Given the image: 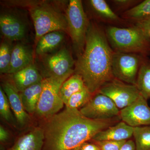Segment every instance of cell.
<instances>
[{"instance_id": "25", "label": "cell", "mask_w": 150, "mask_h": 150, "mask_svg": "<svg viewBox=\"0 0 150 150\" xmlns=\"http://www.w3.org/2000/svg\"><path fill=\"white\" fill-rule=\"evenodd\" d=\"M13 48L9 40H6L0 46V72L9 74Z\"/></svg>"}, {"instance_id": "22", "label": "cell", "mask_w": 150, "mask_h": 150, "mask_svg": "<svg viewBox=\"0 0 150 150\" xmlns=\"http://www.w3.org/2000/svg\"><path fill=\"white\" fill-rule=\"evenodd\" d=\"M136 150H150V126L134 127Z\"/></svg>"}, {"instance_id": "26", "label": "cell", "mask_w": 150, "mask_h": 150, "mask_svg": "<svg viewBox=\"0 0 150 150\" xmlns=\"http://www.w3.org/2000/svg\"><path fill=\"white\" fill-rule=\"evenodd\" d=\"M89 2L93 8L101 16L111 20L118 19V16L104 0H91Z\"/></svg>"}, {"instance_id": "28", "label": "cell", "mask_w": 150, "mask_h": 150, "mask_svg": "<svg viewBox=\"0 0 150 150\" xmlns=\"http://www.w3.org/2000/svg\"><path fill=\"white\" fill-rule=\"evenodd\" d=\"M127 141L94 142L100 150H120Z\"/></svg>"}, {"instance_id": "29", "label": "cell", "mask_w": 150, "mask_h": 150, "mask_svg": "<svg viewBox=\"0 0 150 150\" xmlns=\"http://www.w3.org/2000/svg\"><path fill=\"white\" fill-rule=\"evenodd\" d=\"M135 26L146 38L150 40V18L137 21Z\"/></svg>"}, {"instance_id": "19", "label": "cell", "mask_w": 150, "mask_h": 150, "mask_svg": "<svg viewBox=\"0 0 150 150\" xmlns=\"http://www.w3.org/2000/svg\"><path fill=\"white\" fill-rule=\"evenodd\" d=\"M42 82L19 92L24 109L26 112L30 114H32L36 111L42 91Z\"/></svg>"}, {"instance_id": "10", "label": "cell", "mask_w": 150, "mask_h": 150, "mask_svg": "<svg viewBox=\"0 0 150 150\" xmlns=\"http://www.w3.org/2000/svg\"><path fill=\"white\" fill-rule=\"evenodd\" d=\"M46 56H44L43 64L47 74L46 77H69L74 73L75 62L67 48Z\"/></svg>"}, {"instance_id": "16", "label": "cell", "mask_w": 150, "mask_h": 150, "mask_svg": "<svg viewBox=\"0 0 150 150\" xmlns=\"http://www.w3.org/2000/svg\"><path fill=\"white\" fill-rule=\"evenodd\" d=\"M33 59L31 48L22 43H18L13 48L9 74H13L33 64Z\"/></svg>"}, {"instance_id": "12", "label": "cell", "mask_w": 150, "mask_h": 150, "mask_svg": "<svg viewBox=\"0 0 150 150\" xmlns=\"http://www.w3.org/2000/svg\"><path fill=\"white\" fill-rule=\"evenodd\" d=\"M1 87L7 97L17 122L20 126H25L30 120V117L24 109L19 91L13 79L3 81Z\"/></svg>"}, {"instance_id": "6", "label": "cell", "mask_w": 150, "mask_h": 150, "mask_svg": "<svg viewBox=\"0 0 150 150\" xmlns=\"http://www.w3.org/2000/svg\"><path fill=\"white\" fill-rule=\"evenodd\" d=\"M69 77H48L43 79L42 91L35 111L38 116L47 119L63 108L64 103L60 97L59 92L64 82Z\"/></svg>"}, {"instance_id": "34", "label": "cell", "mask_w": 150, "mask_h": 150, "mask_svg": "<svg viewBox=\"0 0 150 150\" xmlns=\"http://www.w3.org/2000/svg\"><path fill=\"white\" fill-rule=\"evenodd\" d=\"M81 147H80L77 148V149H74L73 150H80Z\"/></svg>"}, {"instance_id": "21", "label": "cell", "mask_w": 150, "mask_h": 150, "mask_svg": "<svg viewBox=\"0 0 150 150\" xmlns=\"http://www.w3.org/2000/svg\"><path fill=\"white\" fill-rule=\"evenodd\" d=\"M136 86L141 95L150 98V60L144 58L137 76Z\"/></svg>"}, {"instance_id": "5", "label": "cell", "mask_w": 150, "mask_h": 150, "mask_svg": "<svg viewBox=\"0 0 150 150\" xmlns=\"http://www.w3.org/2000/svg\"><path fill=\"white\" fill-rule=\"evenodd\" d=\"M68 33L78 56L83 54L89 23L84 11L81 1L70 0L66 11Z\"/></svg>"}, {"instance_id": "3", "label": "cell", "mask_w": 150, "mask_h": 150, "mask_svg": "<svg viewBox=\"0 0 150 150\" xmlns=\"http://www.w3.org/2000/svg\"><path fill=\"white\" fill-rule=\"evenodd\" d=\"M31 4L29 12L35 28L36 44L40 38L49 33L56 31L68 33L66 15L59 9L45 1L33 2Z\"/></svg>"}, {"instance_id": "14", "label": "cell", "mask_w": 150, "mask_h": 150, "mask_svg": "<svg viewBox=\"0 0 150 150\" xmlns=\"http://www.w3.org/2000/svg\"><path fill=\"white\" fill-rule=\"evenodd\" d=\"M134 127L123 121L100 131L92 138L93 142L127 141L133 136Z\"/></svg>"}, {"instance_id": "20", "label": "cell", "mask_w": 150, "mask_h": 150, "mask_svg": "<svg viewBox=\"0 0 150 150\" xmlns=\"http://www.w3.org/2000/svg\"><path fill=\"white\" fill-rule=\"evenodd\" d=\"M85 87L81 77L74 74L68 78L62 85L59 92L60 97L66 105L70 97L83 89Z\"/></svg>"}, {"instance_id": "18", "label": "cell", "mask_w": 150, "mask_h": 150, "mask_svg": "<svg viewBox=\"0 0 150 150\" xmlns=\"http://www.w3.org/2000/svg\"><path fill=\"white\" fill-rule=\"evenodd\" d=\"M65 39L64 32L56 31L42 36L36 43L35 52L38 55L45 56L62 45Z\"/></svg>"}, {"instance_id": "23", "label": "cell", "mask_w": 150, "mask_h": 150, "mask_svg": "<svg viewBox=\"0 0 150 150\" xmlns=\"http://www.w3.org/2000/svg\"><path fill=\"white\" fill-rule=\"evenodd\" d=\"M86 87L70 97L66 107L71 108L79 109L85 105L91 99L93 96Z\"/></svg>"}, {"instance_id": "11", "label": "cell", "mask_w": 150, "mask_h": 150, "mask_svg": "<svg viewBox=\"0 0 150 150\" xmlns=\"http://www.w3.org/2000/svg\"><path fill=\"white\" fill-rule=\"evenodd\" d=\"M122 121L132 127L150 126V107L142 96L132 104L120 110Z\"/></svg>"}, {"instance_id": "32", "label": "cell", "mask_w": 150, "mask_h": 150, "mask_svg": "<svg viewBox=\"0 0 150 150\" xmlns=\"http://www.w3.org/2000/svg\"><path fill=\"white\" fill-rule=\"evenodd\" d=\"M8 132L2 126H0V141L1 142H5L8 139Z\"/></svg>"}, {"instance_id": "7", "label": "cell", "mask_w": 150, "mask_h": 150, "mask_svg": "<svg viewBox=\"0 0 150 150\" xmlns=\"http://www.w3.org/2000/svg\"><path fill=\"white\" fill-rule=\"evenodd\" d=\"M144 58L133 53L113 52L112 70L115 79L136 86L140 66Z\"/></svg>"}, {"instance_id": "27", "label": "cell", "mask_w": 150, "mask_h": 150, "mask_svg": "<svg viewBox=\"0 0 150 150\" xmlns=\"http://www.w3.org/2000/svg\"><path fill=\"white\" fill-rule=\"evenodd\" d=\"M11 107L7 97L1 87H0V114L1 117L8 123L13 124L15 123Z\"/></svg>"}, {"instance_id": "4", "label": "cell", "mask_w": 150, "mask_h": 150, "mask_svg": "<svg viewBox=\"0 0 150 150\" xmlns=\"http://www.w3.org/2000/svg\"><path fill=\"white\" fill-rule=\"evenodd\" d=\"M108 37L112 46L119 52L137 53L146 56L150 54V40L135 26L108 28Z\"/></svg>"}, {"instance_id": "35", "label": "cell", "mask_w": 150, "mask_h": 150, "mask_svg": "<svg viewBox=\"0 0 150 150\" xmlns=\"http://www.w3.org/2000/svg\"><path fill=\"white\" fill-rule=\"evenodd\" d=\"M99 150H100V149Z\"/></svg>"}, {"instance_id": "30", "label": "cell", "mask_w": 150, "mask_h": 150, "mask_svg": "<svg viewBox=\"0 0 150 150\" xmlns=\"http://www.w3.org/2000/svg\"><path fill=\"white\" fill-rule=\"evenodd\" d=\"M120 150H136L135 142L133 140H128L124 143Z\"/></svg>"}, {"instance_id": "17", "label": "cell", "mask_w": 150, "mask_h": 150, "mask_svg": "<svg viewBox=\"0 0 150 150\" xmlns=\"http://www.w3.org/2000/svg\"><path fill=\"white\" fill-rule=\"evenodd\" d=\"M13 81L18 91L21 92L43 80L35 65L32 64L13 74Z\"/></svg>"}, {"instance_id": "8", "label": "cell", "mask_w": 150, "mask_h": 150, "mask_svg": "<svg viewBox=\"0 0 150 150\" xmlns=\"http://www.w3.org/2000/svg\"><path fill=\"white\" fill-rule=\"evenodd\" d=\"M98 93L110 98L121 110L132 104L141 95L136 86L116 79L105 83Z\"/></svg>"}, {"instance_id": "31", "label": "cell", "mask_w": 150, "mask_h": 150, "mask_svg": "<svg viewBox=\"0 0 150 150\" xmlns=\"http://www.w3.org/2000/svg\"><path fill=\"white\" fill-rule=\"evenodd\" d=\"M100 149L96 144L85 143L81 146L80 150H99Z\"/></svg>"}, {"instance_id": "9", "label": "cell", "mask_w": 150, "mask_h": 150, "mask_svg": "<svg viewBox=\"0 0 150 150\" xmlns=\"http://www.w3.org/2000/svg\"><path fill=\"white\" fill-rule=\"evenodd\" d=\"M79 110L87 118L97 120L113 119L119 116L120 110L110 98L99 93Z\"/></svg>"}, {"instance_id": "1", "label": "cell", "mask_w": 150, "mask_h": 150, "mask_svg": "<svg viewBox=\"0 0 150 150\" xmlns=\"http://www.w3.org/2000/svg\"><path fill=\"white\" fill-rule=\"evenodd\" d=\"M43 128L44 144L48 150H73L92 140L98 132L119 122V116L107 120L87 118L79 110L66 107L47 118Z\"/></svg>"}, {"instance_id": "15", "label": "cell", "mask_w": 150, "mask_h": 150, "mask_svg": "<svg viewBox=\"0 0 150 150\" xmlns=\"http://www.w3.org/2000/svg\"><path fill=\"white\" fill-rule=\"evenodd\" d=\"M44 141L43 129L35 127L20 137L8 150H41Z\"/></svg>"}, {"instance_id": "24", "label": "cell", "mask_w": 150, "mask_h": 150, "mask_svg": "<svg viewBox=\"0 0 150 150\" xmlns=\"http://www.w3.org/2000/svg\"><path fill=\"white\" fill-rule=\"evenodd\" d=\"M125 16L137 21L150 18V0H146L127 11Z\"/></svg>"}, {"instance_id": "2", "label": "cell", "mask_w": 150, "mask_h": 150, "mask_svg": "<svg viewBox=\"0 0 150 150\" xmlns=\"http://www.w3.org/2000/svg\"><path fill=\"white\" fill-rule=\"evenodd\" d=\"M113 54L104 33L90 23L84 50L76 63L74 73L81 77L86 87L93 94L115 79L112 70Z\"/></svg>"}, {"instance_id": "33", "label": "cell", "mask_w": 150, "mask_h": 150, "mask_svg": "<svg viewBox=\"0 0 150 150\" xmlns=\"http://www.w3.org/2000/svg\"><path fill=\"white\" fill-rule=\"evenodd\" d=\"M114 2L116 3L118 6H126L129 5L133 2L134 1H128V0H116L114 1Z\"/></svg>"}, {"instance_id": "13", "label": "cell", "mask_w": 150, "mask_h": 150, "mask_svg": "<svg viewBox=\"0 0 150 150\" xmlns=\"http://www.w3.org/2000/svg\"><path fill=\"white\" fill-rule=\"evenodd\" d=\"M0 29L6 40L10 41L23 40L26 33L24 23L18 17L11 13L1 14Z\"/></svg>"}]
</instances>
